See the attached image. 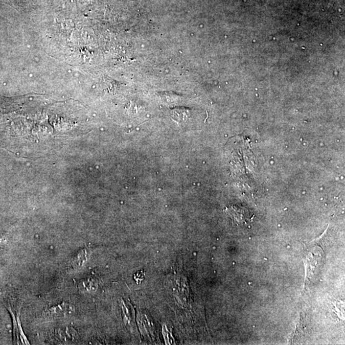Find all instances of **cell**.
Segmentation results:
<instances>
[{
  "mask_svg": "<svg viewBox=\"0 0 345 345\" xmlns=\"http://www.w3.org/2000/svg\"><path fill=\"white\" fill-rule=\"evenodd\" d=\"M75 311V307L72 304L68 303H62L58 306L51 307L45 311V317L48 319H64L73 314Z\"/></svg>",
  "mask_w": 345,
  "mask_h": 345,
  "instance_id": "6da1fadb",
  "label": "cell"
}]
</instances>
